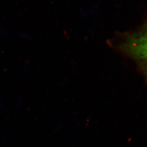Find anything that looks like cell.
Returning a JSON list of instances; mask_svg holds the SVG:
<instances>
[{
    "label": "cell",
    "mask_w": 147,
    "mask_h": 147,
    "mask_svg": "<svg viewBox=\"0 0 147 147\" xmlns=\"http://www.w3.org/2000/svg\"><path fill=\"white\" fill-rule=\"evenodd\" d=\"M111 47L132 58L147 53V24L139 30L127 34H118L107 42Z\"/></svg>",
    "instance_id": "6da1fadb"
},
{
    "label": "cell",
    "mask_w": 147,
    "mask_h": 147,
    "mask_svg": "<svg viewBox=\"0 0 147 147\" xmlns=\"http://www.w3.org/2000/svg\"><path fill=\"white\" fill-rule=\"evenodd\" d=\"M135 60L147 73V53L137 57Z\"/></svg>",
    "instance_id": "7a4b0ae2"
}]
</instances>
